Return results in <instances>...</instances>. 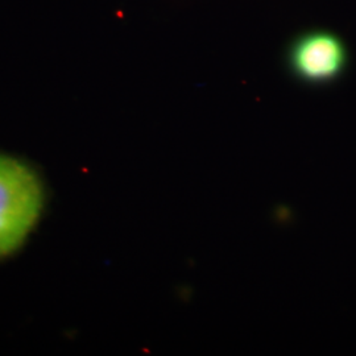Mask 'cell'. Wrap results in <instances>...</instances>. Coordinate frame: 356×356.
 <instances>
[{"mask_svg": "<svg viewBox=\"0 0 356 356\" xmlns=\"http://www.w3.org/2000/svg\"><path fill=\"white\" fill-rule=\"evenodd\" d=\"M44 188L24 161L0 154V259L16 252L36 227Z\"/></svg>", "mask_w": 356, "mask_h": 356, "instance_id": "cell-1", "label": "cell"}, {"mask_svg": "<svg viewBox=\"0 0 356 356\" xmlns=\"http://www.w3.org/2000/svg\"><path fill=\"white\" fill-rule=\"evenodd\" d=\"M344 48L330 33H313L300 40L292 51L296 74L310 82H325L343 69Z\"/></svg>", "mask_w": 356, "mask_h": 356, "instance_id": "cell-2", "label": "cell"}]
</instances>
